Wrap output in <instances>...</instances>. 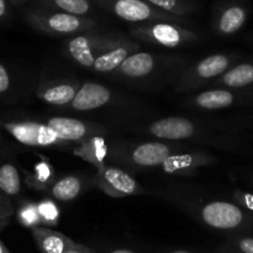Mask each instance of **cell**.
<instances>
[{
  "label": "cell",
  "mask_w": 253,
  "mask_h": 253,
  "mask_svg": "<svg viewBox=\"0 0 253 253\" xmlns=\"http://www.w3.org/2000/svg\"><path fill=\"white\" fill-rule=\"evenodd\" d=\"M25 17L34 27L52 34H74L95 26L93 20L63 11H49L44 7L27 10Z\"/></svg>",
  "instance_id": "1"
},
{
  "label": "cell",
  "mask_w": 253,
  "mask_h": 253,
  "mask_svg": "<svg viewBox=\"0 0 253 253\" xmlns=\"http://www.w3.org/2000/svg\"><path fill=\"white\" fill-rule=\"evenodd\" d=\"M109 5L114 14L120 19L130 22L141 21H162V22H183L184 17L162 11L151 5L146 0H103Z\"/></svg>",
  "instance_id": "2"
},
{
  "label": "cell",
  "mask_w": 253,
  "mask_h": 253,
  "mask_svg": "<svg viewBox=\"0 0 253 253\" xmlns=\"http://www.w3.org/2000/svg\"><path fill=\"white\" fill-rule=\"evenodd\" d=\"M0 126L12 135L15 140L34 148L51 146L61 140L53 129L37 122H0Z\"/></svg>",
  "instance_id": "3"
},
{
  "label": "cell",
  "mask_w": 253,
  "mask_h": 253,
  "mask_svg": "<svg viewBox=\"0 0 253 253\" xmlns=\"http://www.w3.org/2000/svg\"><path fill=\"white\" fill-rule=\"evenodd\" d=\"M136 36L145 39L153 44L165 47H177L184 42L197 39V35L179 25L169 22H155L151 25H143L133 30Z\"/></svg>",
  "instance_id": "4"
},
{
  "label": "cell",
  "mask_w": 253,
  "mask_h": 253,
  "mask_svg": "<svg viewBox=\"0 0 253 253\" xmlns=\"http://www.w3.org/2000/svg\"><path fill=\"white\" fill-rule=\"evenodd\" d=\"M113 42V40L105 37L95 36V35H78L72 39L68 44V51L71 56L84 67H93L94 62L98 59L95 51L100 54H105L109 51L106 44Z\"/></svg>",
  "instance_id": "5"
},
{
  "label": "cell",
  "mask_w": 253,
  "mask_h": 253,
  "mask_svg": "<svg viewBox=\"0 0 253 253\" xmlns=\"http://www.w3.org/2000/svg\"><path fill=\"white\" fill-rule=\"evenodd\" d=\"M203 220L209 226L220 230L236 228L244 221V213L236 205L225 201H215L204 206Z\"/></svg>",
  "instance_id": "6"
},
{
  "label": "cell",
  "mask_w": 253,
  "mask_h": 253,
  "mask_svg": "<svg viewBox=\"0 0 253 253\" xmlns=\"http://www.w3.org/2000/svg\"><path fill=\"white\" fill-rule=\"evenodd\" d=\"M100 185L113 196L132 195L137 191V184L125 171L118 168L100 166Z\"/></svg>",
  "instance_id": "7"
},
{
  "label": "cell",
  "mask_w": 253,
  "mask_h": 253,
  "mask_svg": "<svg viewBox=\"0 0 253 253\" xmlns=\"http://www.w3.org/2000/svg\"><path fill=\"white\" fill-rule=\"evenodd\" d=\"M151 133L161 139H187L194 134V126L189 119L169 117L155 122L150 128Z\"/></svg>",
  "instance_id": "8"
},
{
  "label": "cell",
  "mask_w": 253,
  "mask_h": 253,
  "mask_svg": "<svg viewBox=\"0 0 253 253\" xmlns=\"http://www.w3.org/2000/svg\"><path fill=\"white\" fill-rule=\"evenodd\" d=\"M110 101V91L103 84L88 82L83 84L72 101V107L77 111H91L103 107Z\"/></svg>",
  "instance_id": "9"
},
{
  "label": "cell",
  "mask_w": 253,
  "mask_h": 253,
  "mask_svg": "<svg viewBox=\"0 0 253 253\" xmlns=\"http://www.w3.org/2000/svg\"><path fill=\"white\" fill-rule=\"evenodd\" d=\"M169 156V148L166 144L145 143L133 150L132 160L141 166H156L162 165Z\"/></svg>",
  "instance_id": "10"
},
{
  "label": "cell",
  "mask_w": 253,
  "mask_h": 253,
  "mask_svg": "<svg viewBox=\"0 0 253 253\" xmlns=\"http://www.w3.org/2000/svg\"><path fill=\"white\" fill-rule=\"evenodd\" d=\"M61 140H79L86 134V126L78 119L54 117L47 122Z\"/></svg>",
  "instance_id": "11"
},
{
  "label": "cell",
  "mask_w": 253,
  "mask_h": 253,
  "mask_svg": "<svg viewBox=\"0 0 253 253\" xmlns=\"http://www.w3.org/2000/svg\"><path fill=\"white\" fill-rule=\"evenodd\" d=\"M155 67V60L147 52H137L128 56L121 63L120 69L127 77H143Z\"/></svg>",
  "instance_id": "12"
},
{
  "label": "cell",
  "mask_w": 253,
  "mask_h": 253,
  "mask_svg": "<svg viewBox=\"0 0 253 253\" xmlns=\"http://www.w3.org/2000/svg\"><path fill=\"white\" fill-rule=\"evenodd\" d=\"M246 17L247 12L244 7L240 6V5H232V6L226 7L221 12L219 22H217V27L222 34H234L244 26Z\"/></svg>",
  "instance_id": "13"
},
{
  "label": "cell",
  "mask_w": 253,
  "mask_h": 253,
  "mask_svg": "<svg viewBox=\"0 0 253 253\" xmlns=\"http://www.w3.org/2000/svg\"><path fill=\"white\" fill-rule=\"evenodd\" d=\"M132 50V47L125 46H116L114 49L109 50L105 54L99 56L94 62V68L98 72H109L118 68L121 66L124 61L128 57V54Z\"/></svg>",
  "instance_id": "14"
},
{
  "label": "cell",
  "mask_w": 253,
  "mask_h": 253,
  "mask_svg": "<svg viewBox=\"0 0 253 253\" xmlns=\"http://www.w3.org/2000/svg\"><path fill=\"white\" fill-rule=\"evenodd\" d=\"M0 191L7 197L17 196L21 191V178L14 164L4 163L0 165Z\"/></svg>",
  "instance_id": "15"
},
{
  "label": "cell",
  "mask_w": 253,
  "mask_h": 253,
  "mask_svg": "<svg viewBox=\"0 0 253 253\" xmlns=\"http://www.w3.org/2000/svg\"><path fill=\"white\" fill-rule=\"evenodd\" d=\"M195 103L205 109H221L234 103V94L224 89H215L200 93L195 98Z\"/></svg>",
  "instance_id": "16"
},
{
  "label": "cell",
  "mask_w": 253,
  "mask_h": 253,
  "mask_svg": "<svg viewBox=\"0 0 253 253\" xmlns=\"http://www.w3.org/2000/svg\"><path fill=\"white\" fill-rule=\"evenodd\" d=\"M36 4L44 9L54 7L63 12L78 15V16H83L91 10L89 0H37Z\"/></svg>",
  "instance_id": "17"
},
{
  "label": "cell",
  "mask_w": 253,
  "mask_h": 253,
  "mask_svg": "<svg viewBox=\"0 0 253 253\" xmlns=\"http://www.w3.org/2000/svg\"><path fill=\"white\" fill-rule=\"evenodd\" d=\"M222 82L232 88L249 86L253 83V64L242 63L227 71L222 77Z\"/></svg>",
  "instance_id": "18"
},
{
  "label": "cell",
  "mask_w": 253,
  "mask_h": 253,
  "mask_svg": "<svg viewBox=\"0 0 253 253\" xmlns=\"http://www.w3.org/2000/svg\"><path fill=\"white\" fill-rule=\"evenodd\" d=\"M229 67V59L224 55H214L207 57L197 66L198 76L202 78H212L219 76Z\"/></svg>",
  "instance_id": "19"
},
{
  "label": "cell",
  "mask_w": 253,
  "mask_h": 253,
  "mask_svg": "<svg viewBox=\"0 0 253 253\" xmlns=\"http://www.w3.org/2000/svg\"><path fill=\"white\" fill-rule=\"evenodd\" d=\"M34 233L44 253H64L66 251V242L59 235L41 228H35Z\"/></svg>",
  "instance_id": "20"
},
{
  "label": "cell",
  "mask_w": 253,
  "mask_h": 253,
  "mask_svg": "<svg viewBox=\"0 0 253 253\" xmlns=\"http://www.w3.org/2000/svg\"><path fill=\"white\" fill-rule=\"evenodd\" d=\"M82 184L81 180L76 176H66L61 179L58 183L54 184L52 188V193L57 200L61 201H69L77 197L81 191Z\"/></svg>",
  "instance_id": "21"
},
{
  "label": "cell",
  "mask_w": 253,
  "mask_h": 253,
  "mask_svg": "<svg viewBox=\"0 0 253 253\" xmlns=\"http://www.w3.org/2000/svg\"><path fill=\"white\" fill-rule=\"evenodd\" d=\"M76 97V91L69 84H59V86L49 87L44 89L41 94V98L49 104L63 106L72 102Z\"/></svg>",
  "instance_id": "22"
},
{
  "label": "cell",
  "mask_w": 253,
  "mask_h": 253,
  "mask_svg": "<svg viewBox=\"0 0 253 253\" xmlns=\"http://www.w3.org/2000/svg\"><path fill=\"white\" fill-rule=\"evenodd\" d=\"M195 165H197V159L194 158V155L185 154V155L169 156L162 164V168L167 173L177 174L190 170L192 168H195Z\"/></svg>",
  "instance_id": "23"
},
{
  "label": "cell",
  "mask_w": 253,
  "mask_h": 253,
  "mask_svg": "<svg viewBox=\"0 0 253 253\" xmlns=\"http://www.w3.org/2000/svg\"><path fill=\"white\" fill-rule=\"evenodd\" d=\"M146 1L162 11L177 15V16H182L192 11V6L185 0H146Z\"/></svg>",
  "instance_id": "24"
},
{
  "label": "cell",
  "mask_w": 253,
  "mask_h": 253,
  "mask_svg": "<svg viewBox=\"0 0 253 253\" xmlns=\"http://www.w3.org/2000/svg\"><path fill=\"white\" fill-rule=\"evenodd\" d=\"M19 221L26 227H36L41 222V216L39 212V206L34 203H25L19 208L17 212Z\"/></svg>",
  "instance_id": "25"
},
{
  "label": "cell",
  "mask_w": 253,
  "mask_h": 253,
  "mask_svg": "<svg viewBox=\"0 0 253 253\" xmlns=\"http://www.w3.org/2000/svg\"><path fill=\"white\" fill-rule=\"evenodd\" d=\"M37 206H39V212L40 216H41V221H44L47 223L56 222L57 218H58L59 211L57 208V206L51 200L42 201Z\"/></svg>",
  "instance_id": "26"
},
{
  "label": "cell",
  "mask_w": 253,
  "mask_h": 253,
  "mask_svg": "<svg viewBox=\"0 0 253 253\" xmlns=\"http://www.w3.org/2000/svg\"><path fill=\"white\" fill-rule=\"evenodd\" d=\"M84 149H88V153L84 154L86 159H89L90 161L94 163H101L105 155V145H104L103 141L100 139H95V140L91 141V144L89 146H85Z\"/></svg>",
  "instance_id": "27"
},
{
  "label": "cell",
  "mask_w": 253,
  "mask_h": 253,
  "mask_svg": "<svg viewBox=\"0 0 253 253\" xmlns=\"http://www.w3.org/2000/svg\"><path fill=\"white\" fill-rule=\"evenodd\" d=\"M11 87V77L9 71L2 63H0V94L6 93Z\"/></svg>",
  "instance_id": "28"
},
{
  "label": "cell",
  "mask_w": 253,
  "mask_h": 253,
  "mask_svg": "<svg viewBox=\"0 0 253 253\" xmlns=\"http://www.w3.org/2000/svg\"><path fill=\"white\" fill-rule=\"evenodd\" d=\"M49 176V168L46 164H39L36 166V173H35V180L42 183V181H46L47 178Z\"/></svg>",
  "instance_id": "29"
},
{
  "label": "cell",
  "mask_w": 253,
  "mask_h": 253,
  "mask_svg": "<svg viewBox=\"0 0 253 253\" xmlns=\"http://www.w3.org/2000/svg\"><path fill=\"white\" fill-rule=\"evenodd\" d=\"M10 213H11V207H10L9 197L0 191V215H4L7 217Z\"/></svg>",
  "instance_id": "30"
},
{
  "label": "cell",
  "mask_w": 253,
  "mask_h": 253,
  "mask_svg": "<svg viewBox=\"0 0 253 253\" xmlns=\"http://www.w3.org/2000/svg\"><path fill=\"white\" fill-rule=\"evenodd\" d=\"M237 198L240 200V202L247 207L249 210L253 211V193H247V192H239L237 193Z\"/></svg>",
  "instance_id": "31"
},
{
  "label": "cell",
  "mask_w": 253,
  "mask_h": 253,
  "mask_svg": "<svg viewBox=\"0 0 253 253\" xmlns=\"http://www.w3.org/2000/svg\"><path fill=\"white\" fill-rule=\"evenodd\" d=\"M239 247L244 253H253V238H241L239 242Z\"/></svg>",
  "instance_id": "32"
},
{
  "label": "cell",
  "mask_w": 253,
  "mask_h": 253,
  "mask_svg": "<svg viewBox=\"0 0 253 253\" xmlns=\"http://www.w3.org/2000/svg\"><path fill=\"white\" fill-rule=\"evenodd\" d=\"M9 0H0V21L9 16Z\"/></svg>",
  "instance_id": "33"
},
{
  "label": "cell",
  "mask_w": 253,
  "mask_h": 253,
  "mask_svg": "<svg viewBox=\"0 0 253 253\" xmlns=\"http://www.w3.org/2000/svg\"><path fill=\"white\" fill-rule=\"evenodd\" d=\"M6 218H7L6 216L0 215V230H1V228L5 226V223H6Z\"/></svg>",
  "instance_id": "34"
},
{
  "label": "cell",
  "mask_w": 253,
  "mask_h": 253,
  "mask_svg": "<svg viewBox=\"0 0 253 253\" xmlns=\"http://www.w3.org/2000/svg\"><path fill=\"white\" fill-rule=\"evenodd\" d=\"M111 253H135V252H132V251L130 250H116V251H113Z\"/></svg>",
  "instance_id": "35"
},
{
  "label": "cell",
  "mask_w": 253,
  "mask_h": 253,
  "mask_svg": "<svg viewBox=\"0 0 253 253\" xmlns=\"http://www.w3.org/2000/svg\"><path fill=\"white\" fill-rule=\"evenodd\" d=\"M0 253H9V251L6 250V247H5L2 242H0Z\"/></svg>",
  "instance_id": "36"
},
{
  "label": "cell",
  "mask_w": 253,
  "mask_h": 253,
  "mask_svg": "<svg viewBox=\"0 0 253 253\" xmlns=\"http://www.w3.org/2000/svg\"><path fill=\"white\" fill-rule=\"evenodd\" d=\"M9 1L12 2V4H15V5H19V4H22V2L27 1V0H9Z\"/></svg>",
  "instance_id": "37"
},
{
  "label": "cell",
  "mask_w": 253,
  "mask_h": 253,
  "mask_svg": "<svg viewBox=\"0 0 253 253\" xmlns=\"http://www.w3.org/2000/svg\"><path fill=\"white\" fill-rule=\"evenodd\" d=\"M173 253H189V252H187V251H175V252Z\"/></svg>",
  "instance_id": "38"
},
{
  "label": "cell",
  "mask_w": 253,
  "mask_h": 253,
  "mask_svg": "<svg viewBox=\"0 0 253 253\" xmlns=\"http://www.w3.org/2000/svg\"><path fill=\"white\" fill-rule=\"evenodd\" d=\"M68 253H81V252H68Z\"/></svg>",
  "instance_id": "39"
},
{
  "label": "cell",
  "mask_w": 253,
  "mask_h": 253,
  "mask_svg": "<svg viewBox=\"0 0 253 253\" xmlns=\"http://www.w3.org/2000/svg\"><path fill=\"white\" fill-rule=\"evenodd\" d=\"M242 253H244V252H242Z\"/></svg>",
  "instance_id": "40"
}]
</instances>
